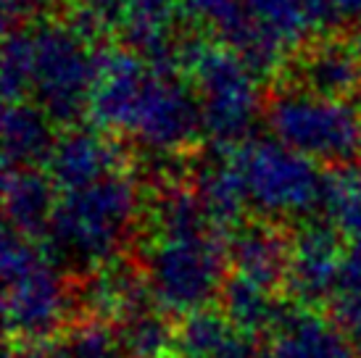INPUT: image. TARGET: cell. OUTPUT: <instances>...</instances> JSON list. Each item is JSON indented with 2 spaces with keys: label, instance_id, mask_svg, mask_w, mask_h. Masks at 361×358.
Returning a JSON list of instances; mask_svg holds the SVG:
<instances>
[{
  "label": "cell",
  "instance_id": "8fae6325",
  "mask_svg": "<svg viewBox=\"0 0 361 358\" xmlns=\"http://www.w3.org/2000/svg\"><path fill=\"white\" fill-rule=\"evenodd\" d=\"M345 253L348 237L324 216L306 219L293 229L290 264L285 277V292L293 303L309 309L330 306Z\"/></svg>",
  "mask_w": 361,
  "mask_h": 358
},
{
  "label": "cell",
  "instance_id": "5b68a950",
  "mask_svg": "<svg viewBox=\"0 0 361 358\" xmlns=\"http://www.w3.org/2000/svg\"><path fill=\"white\" fill-rule=\"evenodd\" d=\"M271 135L319 166L361 161V100L274 85L264 103Z\"/></svg>",
  "mask_w": 361,
  "mask_h": 358
},
{
  "label": "cell",
  "instance_id": "cb8c5ba5",
  "mask_svg": "<svg viewBox=\"0 0 361 358\" xmlns=\"http://www.w3.org/2000/svg\"><path fill=\"white\" fill-rule=\"evenodd\" d=\"M330 311L353 340L361 338V232L348 240V253L330 298Z\"/></svg>",
  "mask_w": 361,
  "mask_h": 358
},
{
  "label": "cell",
  "instance_id": "9a60e30c",
  "mask_svg": "<svg viewBox=\"0 0 361 358\" xmlns=\"http://www.w3.org/2000/svg\"><path fill=\"white\" fill-rule=\"evenodd\" d=\"M290 237L293 232H288V224L264 216L243 219L238 227L230 229L227 237L230 271L285 290L288 264H290Z\"/></svg>",
  "mask_w": 361,
  "mask_h": 358
},
{
  "label": "cell",
  "instance_id": "ffe728a7",
  "mask_svg": "<svg viewBox=\"0 0 361 358\" xmlns=\"http://www.w3.org/2000/svg\"><path fill=\"white\" fill-rule=\"evenodd\" d=\"M221 311L248 335H269L282 319L288 303L280 298V288L230 271L219 295Z\"/></svg>",
  "mask_w": 361,
  "mask_h": 358
},
{
  "label": "cell",
  "instance_id": "8992f818",
  "mask_svg": "<svg viewBox=\"0 0 361 358\" xmlns=\"http://www.w3.org/2000/svg\"><path fill=\"white\" fill-rule=\"evenodd\" d=\"M98 53L69 19L30 24V98L56 124H74L90 111Z\"/></svg>",
  "mask_w": 361,
  "mask_h": 358
},
{
  "label": "cell",
  "instance_id": "d6986e66",
  "mask_svg": "<svg viewBox=\"0 0 361 358\" xmlns=\"http://www.w3.org/2000/svg\"><path fill=\"white\" fill-rule=\"evenodd\" d=\"M56 121L35 100H11L3 111V163L6 169L45 166L59 140Z\"/></svg>",
  "mask_w": 361,
  "mask_h": 358
},
{
  "label": "cell",
  "instance_id": "9c48e42d",
  "mask_svg": "<svg viewBox=\"0 0 361 358\" xmlns=\"http://www.w3.org/2000/svg\"><path fill=\"white\" fill-rule=\"evenodd\" d=\"M180 13V0H69V21L87 40H119L169 63H177Z\"/></svg>",
  "mask_w": 361,
  "mask_h": 358
},
{
  "label": "cell",
  "instance_id": "7402d4cb",
  "mask_svg": "<svg viewBox=\"0 0 361 358\" xmlns=\"http://www.w3.org/2000/svg\"><path fill=\"white\" fill-rule=\"evenodd\" d=\"M116 340L127 358H166L174 350V327L169 314L148 303L116 324Z\"/></svg>",
  "mask_w": 361,
  "mask_h": 358
},
{
  "label": "cell",
  "instance_id": "484cf974",
  "mask_svg": "<svg viewBox=\"0 0 361 358\" xmlns=\"http://www.w3.org/2000/svg\"><path fill=\"white\" fill-rule=\"evenodd\" d=\"M338 21L345 24H359L361 27V0H330Z\"/></svg>",
  "mask_w": 361,
  "mask_h": 358
},
{
  "label": "cell",
  "instance_id": "ba28073f",
  "mask_svg": "<svg viewBox=\"0 0 361 358\" xmlns=\"http://www.w3.org/2000/svg\"><path fill=\"white\" fill-rule=\"evenodd\" d=\"M124 137L164 159H177L206 137L201 103L180 63L151 61Z\"/></svg>",
  "mask_w": 361,
  "mask_h": 358
},
{
  "label": "cell",
  "instance_id": "d4e9b609",
  "mask_svg": "<svg viewBox=\"0 0 361 358\" xmlns=\"http://www.w3.org/2000/svg\"><path fill=\"white\" fill-rule=\"evenodd\" d=\"M0 85L6 103L30 98V24L6 30Z\"/></svg>",
  "mask_w": 361,
  "mask_h": 358
},
{
  "label": "cell",
  "instance_id": "ac0fdd59",
  "mask_svg": "<svg viewBox=\"0 0 361 358\" xmlns=\"http://www.w3.org/2000/svg\"><path fill=\"white\" fill-rule=\"evenodd\" d=\"M192 187L201 198L209 219L219 229L238 227L248 209L243 174L232 148H214L192 171Z\"/></svg>",
  "mask_w": 361,
  "mask_h": 358
},
{
  "label": "cell",
  "instance_id": "3957f363",
  "mask_svg": "<svg viewBox=\"0 0 361 358\" xmlns=\"http://www.w3.org/2000/svg\"><path fill=\"white\" fill-rule=\"evenodd\" d=\"M137 264L153 303L169 316L209 309L230 277L227 240L219 227L190 232H148Z\"/></svg>",
  "mask_w": 361,
  "mask_h": 358
},
{
  "label": "cell",
  "instance_id": "6da1fadb",
  "mask_svg": "<svg viewBox=\"0 0 361 358\" xmlns=\"http://www.w3.org/2000/svg\"><path fill=\"white\" fill-rule=\"evenodd\" d=\"M145 198L132 171H119L85 187L61 190L45 248L63 268L87 274L119 259L132 232L140 229Z\"/></svg>",
  "mask_w": 361,
  "mask_h": 358
},
{
  "label": "cell",
  "instance_id": "83f0119b",
  "mask_svg": "<svg viewBox=\"0 0 361 358\" xmlns=\"http://www.w3.org/2000/svg\"><path fill=\"white\" fill-rule=\"evenodd\" d=\"M166 358H180V356H177V353H174V350H171V353H169V356H166Z\"/></svg>",
  "mask_w": 361,
  "mask_h": 358
},
{
  "label": "cell",
  "instance_id": "2e32d148",
  "mask_svg": "<svg viewBox=\"0 0 361 358\" xmlns=\"http://www.w3.org/2000/svg\"><path fill=\"white\" fill-rule=\"evenodd\" d=\"M59 198L61 187L53 182L45 166L6 169L3 209H6V224L13 232L32 240H42Z\"/></svg>",
  "mask_w": 361,
  "mask_h": 358
},
{
  "label": "cell",
  "instance_id": "4316f807",
  "mask_svg": "<svg viewBox=\"0 0 361 358\" xmlns=\"http://www.w3.org/2000/svg\"><path fill=\"white\" fill-rule=\"evenodd\" d=\"M353 42H356V48L361 50V27L356 30V35H353Z\"/></svg>",
  "mask_w": 361,
  "mask_h": 358
},
{
  "label": "cell",
  "instance_id": "7a4b0ae2",
  "mask_svg": "<svg viewBox=\"0 0 361 358\" xmlns=\"http://www.w3.org/2000/svg\"><path fill=\"white\" fill-rule=\"evenodd\" d=\"M177 63L198 95L203 130L214 148H235L251 137L267 103L259 71L219 37H180Z\"/></svg>",
  "mask_w": 361,
  "mask_h": 358
},
{
  "label": "cell",
  "instance_id": "603a6c76",
  "mask_svg": "<svg viewBox=\"0 0 361 358\" xmlns=\"http://www.w3.org/2000/svg\"><path fill=\"white\" fill-rule=\"evenodd\" d=\"M322 216L351 240L361 232V161L332 166L324 174Z\"/></svg>",
  "mask_w": 361,
  "mask_h": 358
},
{
  "label": "cell",
  "instance_id": "44dd1931",
  "mask_svg": "<svg viewBox=\"0 0 361 358\" xmlns=\"http://www.w3.org/2000/svg\"><path fill=\"white\" fill-rule=\"evenodd\" d=\"M6 358H127L119 348L116 332H111L103 321H87L77 327L59 342L40 345H11Z\"/></svg>",
  "mask_w": 361,
  "mask_h": 358
},
{
  "label": "cell",
  "instance_id": "7c38bea8",
  "mask_svg": "<svg viewBox=\"0 0 361 358\" xmlns=\"http://www.w3.org/2000/svg\"><path fill=\"white\" fill-rule=\"evenodd\" d=\"M277 85L361 100V50L353 37L345 40L327 32L285 61L277 71Z\"/></svg>",
  "mask_w": 361,
  "mask_h": 358
},
{
  "label": "cell",
  "instance_id": "277c9868",
  "mask_svg": "<svg viewBox=\"0 0 361 358\" xmlns=\"http://www.w3.org/2000/svg\"><path fill=\"white\" fill-rule=\"evenodd\" d=\"M0 268L3 311L11 338L21 345H40L61 335L63 324L77 311V292L42 240L6 229Z\"/></svg>",
  "mask_w": 361,
  "mask_h": 358
},
{
  "label": "cell",
  "instance_id": "52a82bcc",
  "mask_svg": "<svg viewBox=\"0 0 361 358\" xmlns=\"http://www.w3.org/2000/svg\"><path fill=\"white\" fill-rule=\"evenodd\" d=\"M232 150L240 166L248 206L256 216L290 227L314 219L317 211H322L324 174L317 161L277 137H248Z\"/></svg>",
  "mask_w": 361,
  "mask_h": 358
},
{
  "label": "cell",
  "instance_id": "e0dca14e",
  "mask_svg": "<svg viewBox=\"0 0 361 358\" xmlns=\"http://www.w3.org/2000/svg\"><path fill=\"white\" fill-rule=\"evenodd\" d=\"M174 353L180 358H264L256 335L232 324L224 311L211 309L180 316L174 327Z\"/></svg>",
  "mask_w": 361,
  "mask_h": 358
},
{
  "label": "cell",
  "instance_id": "4fadbf2b",
  "mask_svg": "<svg viewBox=\"0 0 361 358\" xmlns=\"http://www.w3.org/2000/svg\"><path fill=\"white\" fill-rule=\"evenodd\" d=\"M130 169V153L121 145V137L92 127L69 124L61 132L51 150L45 171L61 190L85 187L92 182Z\"/></svg>",
  "mask_w": 361,
  "mask_h": 358
},
{
  "label": "cell",
  "instance_id": "5bb4252c",
  "mask_svg": "<svg viewBox=\"0 0 361 358\" xmlns=\"http://www.w3.org/2000/svg\"><path fill=\"white\" fill-rule=\"evenodd\" d=\"M269 338L264 358H359L356 342L335 319L298 303H288Z\"/></svg>",
  "mask_w": 361,
  "mask_h": 358
},
{
  "label": "cell",
  "instance_id": "30bf717a",
  "mask_svg": "<svg viewBox=\"0 0 361 358\" xmlns=\"http://www.w3.org/2000/svg\"><path fill=\"white\" fill-rule=\"evenodd\" d=\"M245 11L248 35L238 53L261 77H274L293 53L332 32L338 21L330 0H245Z\"/></svg>",
  "mask_w": 361,
  "mask_h": 358
}]
</instances>
